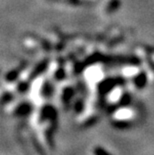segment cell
I'll return each instance as SVG.
<instances>
[{
    "label": "cell",
    "mask_w": 154,
    "mask_h": 155,
    "mask_svg": "<svg viewBox=\"0 0 154 155\" xmlns=\"http://www.w3.org/2000/svg\"><path fill=\"white\" fill-rule=\"evenodd\" d=\"M132 116V112L130 110H120L117 112V114L115 115V118L117 120H120V121H123V120H127L131 118Z\"/></svg>",
    "instance_id": "1"
},
{
    "label": "cell",
    "mask_w": 154,
    "mask_h": 155,
    "mask_svg": "<svg viewBox=\"0 0 154 155\" xmlns=\"http://www.w3.org/2000/svg\"><path fill=\"white\" fill-rule=\"evenodd\" d=\"M94 155H110L107 151L104 150V148H94V151H93Z\"/></svg>",
    "instance_id": "2"
}]
</instances>
